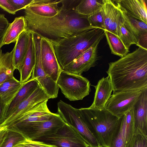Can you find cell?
I'll use <instances>...</instances> for the list:
<instances>
[{
    "label": "cell",
    "instance_id": "obj_1",
    "mask_svg": "<svg viewBox=\"0 0 147 147\" xmlns=\"http://www.w3.org/2000/svg\"><path fill=\"white\" fill-rule=\"evenodd\" d=\"M79 2L78 0H61L60 12L50 18L38 16L24 10L26 30L49 40H57L94 28L90 25L88 16L75 12Z\"/></svg>",
    "mask_w": 147,
    "mask_h": 147
},
{
    "label": "cell",
    "instance_id": "obj_2",
    "mask_svg": "<svg viewBox=\"0 0 147 147\" xmlns=\"http://www.w3.org/2000/svg\"><path fill=\"white\" fill-rule=\"evenodd\" d=\"M109 64L106 72L113 92L147 88V50L139 47Z\"/></svg>",
    "mask_w": 147,
    "mask_h": 147
},
{
    "label": "cell",
    "instance_id": "obj_3",
    "mask_svg": "<svg viewBox=\"0 0 147 147\" xmlns=\"http://www.w3.org/2000/svg\"><path fill=\"white\" fill-rule=\"evenodd\" d=\"M105 35V30L95 28L67 38L49 40L53 46L57 61L63 70L96 42L101 40Z\"/></svg>",
    "mask_w": 147,
    "mask_h": 147
},
{
    "label": "cell",
    "instance_id": "obj_4",
    "mask_svg": "<svg viewBox=\"0 0 147 147\" xmlns=\"http://www.w3.org/2000/svg\"><path fill=\"white\" fill-rule=\"evenodd\" d=\"M79 109L101 147H110L120 118L112 114L105 108L97 109L89 107Z\"/></svg>",
    "mask_w": 147,
    "mask_h": 147
},
{
    "label": "cell",
    "instance_id": "obj_5",
    "mask_svg": "<svg viewBox=\"0 0 147 147\" xmlns=\"http://www.w3.org/2000/svg\"><path fill=\"white\" fill-rule=\"evenodd\" d=\"M57 113L80 136L89 147H101L80 112L61 100L57 103Z\"/></svg>",
    "mask_w": 147,
    "mask_h": 147
},
{
    "label": "cell",
    "instance_id": "obj_6",
    "mask_svg": "<svg viewBox=\"0 0 147 147\" xmlns=\"http://www.w3.org/2000/svg\"><path fill=\"white\" fill-rule=\"evenodd\" d=\"M66 123L57 113L47 121L16 124L8 126L7 128L19 132L26 139L35 140L55 134Z\"/></svg>",
    "mask_w": 147,
    "mask_h": 147
},
{
    "label": "cell",
    "instance_id": "obj_7",
    "mask_svg": "<svg viewBox=\"0 0 147 147\" xmlns=\"http://www.w3.org/2000/svg\"><path fill=\"white\" fill-rule=\"evenodd\" d=\"M56 83L65 96L71 101L82 100L91 91L90 83L86 78L63 70Z\"/></svg>",
    "mask_w": 147,
    "mask_h": 147
},
{
    "label": "cell",
    "instance_id": "obj_8",
    "mask_svg": "<svg viewBox=\"0 0 147 147\" xmlns=\"http://www.w3.org/2000/svg\"><path fill=\"white\" fill-rule=\"evenodd\" d=\"M35 57V65L31 78L36 80L51 98L57 97L59 87L57 83L48 76L44 71L42 64L41 53V36L32 32Z\"/></svg>",
    "mask_w": 147,
    "mask_h": 147
},
{
    "label": "cell",
    "instance_id": "obj_9",
    "mask_svg": "<svg viewBox=\"0 0 147 147\" xmlns=\"http://www.w3.org/2000/svg\"><path fill=\"white\" fill-rule=\"evenodd\" d=\"M142 91V90H138L113 92L105 109L113 115L120 118L132 107Z\"/></svg>",
    "mask_w": 147,
    "mask_h": 147
},
{
    "label": "cell",
    "instance_id": "obj_10",
    "mask_svg": "<svg viewBox=\"0 0 147 147\" xmlns=\"http://www.w3.org/2000/svg\"><path fill=\"white\" fill-rule=\"evenodd\" d=\"M35 140L57 147H89L79 134L66 123L55 134Z\"/></svg>",
    "mask_w": 147,
    "mask_h": 147
},
{
    "label": "cell",
    "instance_id": "obj_11",
    "mask_svg": "<svg viewBox=\"0 0 147 147\" xmlns=\"http://www.w3.org/2000/svg\"><path fill=\"white\" fill-rule=\"evenodd\" d=\"M41 53L42 64L44 71L56 82L62 70L57 61L52 44L49 40L42 36Z\"/></svg>",
    "mask_w": 147,
    "mask_h": 147
},
{
    "label": "cell",
    "instance_id": "obj_12",
    "mask_svg": "<svg viewBox=\"0 0 147 147\" xmlns=\"http://www.w3.org/2000/svg\"><path fill=\"white\" fill-rule=\"evenodd\" d=\"M100 40L96 42L65 66L63 70L73 74L81 75L95 66L98 59V47Z\"/></svg>",
    "mask_w": 147,
    "mask_h": 147
},
{
    "label": "cell",
    "instance_id": "obj_13",
    "mask_svg": "<svg viewBox=\"0 0 147 147\" xmlns=\"http://www.w3.org/2000/svg\"><path fill=\"white\" fill-rule=\"evenodd\" d=\"M51 98L40 84L27 99L20 103L0 126L5 127L38 104Z\"/></svg>",
    "mask_w": 147,
    "mask_h": 147
},
{
    "label": "cell",
    "instance_id": "obj_14",
    "mask_svg": "<svg viewBox=\"0 0 147 147\" xmlns=\"http://www.w3.org/2000/svg\"><path fill=\"white\" fill-rule=\"evenodd\" d=\"M48 100L38 104L6 127L16 124L44 121L50 119L56 113L51 112L49 110L47 104Z\"/></svg>",
    "mask_w": 147,
    "mask_h": 147
},
{
    "label": "cell",
    "instance_id": "obj_15",
    "mask_svg": "<svg viewBox=\"0 0 147 147\" xmlns=\"http://www.w3.org/2000/svg\"><path fill=\"white\" fill-rule=\"evenodd\" d=\"M133 108L135 134L147 136V88L142 90Z\"/></svg>",
    "mask_w": 147,
    "mask_h": 147
},
{
    "label": "cell",
    "instance_id": "obj_16",
    "mask_svg": "<svg viewBox=\"0 0 147 147\" xmlns=\"http://www.w3.org/2000/svg\"><path fill=\"white\" fill-rule=\"evenodd\" d=\"M61 0H35L34 3L24 10L38 16L50 18L57 15L61 10Z\"/></svg>",
    "mask_w": 147,
    "mask_h": 147
},
{
    "label": "cell",
    "instance_id": "obj_17",
    "mask_svg": "<svg viewBox=\"0 0 147 147\" xmlns=\"http://www.w3.org/2000/svg\"><path fill=\"white\" fill-rule=\"evenodd\" d=\"M128 15L147 24L146 0L114 1Z\"/></svg>",
    "mask_w": 147,
    "mask_h": 147
},
{
    "label": "cell",
    "instance_id": "obj_18",
    "mask_svg": "<svg viewBox=\"0 0 147 147\" xmlns=\"http://www.w3.org/2000/svg\"><path fill=\"white\" fill-rule=\"evenodd\" d=\"M95 89L93 102L90 108L103 109L111 96L113 89L110 80L108 76L104 77L94 86Z\"/></svg>",
    "mask_w": 147,
    "mask_h": 147
},
{
    "label": "cell",
    "instance_id": "obj_19",
    "mask_svg": "<svg viewBox=\"0 0 147 147\" xmlns=\"http://www.w3.org/2000/svg\"><path fill=\"white\" fill-rule=\"evenodd\" d=\"M102 1V5L101 11L104 21L105 30L117 36V27L119 18L118 7L114 1Z\"/></svg>",
    "mask_w": 147,
    "mask_h": 147
},
{
    "label": "cell",
    "instance_id": "obj_20",
    "mask_svg": "<svg viewBox=\"0 0 147 147\" xmlns=\"http://www.w3.org/2000/svg\"><path fill=\"white\" fill-rule=\"evenodd\" d=\"M39 84L36 80L31 78L24 83L16 97L8 107L5 115V120L11 115L20 103L32 94Z\"/></svg>",
    "mask_w": 147,
    "mask_h": 147
},
{
    "label": "cell",
    "instance_id": "obj_21",
    "mask_svg": "<svg viewBox=\"0 0 147 147\" xmlns=\"http://www.w3.org/2000/svg\"><path fill=\"white\" fill-rule=\"evenodd\" d=\"M35 63V49L32 33L29 32V42L27 52L19 71L20 82L24 83L28 81L32 76Z\"/></svg>",
    "mask_w": 147,
    "mask_h": 147
},
{
    "label": "cell",
    "instance_id": "obj_22",
    "mask_svg": "<svg viewBox=\"0 0 147 147\" xmlns=\"http://www.w3.org/2000/svg\"><path fill=\"white\" fill-rule=\"evenodd\" d=\"M115 3L118 7L120 18L123 24L136 39L137 42L139 38L144 34L147 32V24L129 16Z\"/></svg>",
    "mask_w": 147,
    "mask_h": 147
},
{
    "label": "cell",
    "instance_id": "obj_23",
    "mask_svg": "<svg viewBox=\"0 0 147 147\" xmlns=\"http://www.w3.org/2000/svg\"><path fill=\"white\" fill-rule=\"evenodd\" d=\"M14 76L4 82L0 85V96L7 109L23 85Z\"/></svg>",
    "mask_w": 147,
    "mask_h": 147
},
{
    "label": "cell",
    "instance_id": "obj_24",
    "mask_svg": "<svg viewBox=\"0 0 147 147\" xmlns=\"http://www.w3.org/2000/svg\"><path fill=\"white\" fill-rule=\"evenodd\" d=\"M29 32H23L19 36L14 46L13 63L15 69L20 71L26 57L28 47Z\"/></svg>",
    "mask_w": 147,
    "mask_h": 147
},
{
    "label": "cell",
    "instance_id": "obj_25",
    "mask_svg": "<svg viewBox=\"0 0 147 147\" xmlns=\"http://www.w3.org/2000/svg\"><path fill=\"white\" fill-rule=\"evenodd\" d=\"M26 30V23L24 17H16L13 22L10 24L4 38L3 45L16 43L19 35Z\"/></svg>",
    "mask_w": 147,
    "mask_h": 147
},
{
    "label": "cell",
    "instance_id": "obj_26",
    "mask_svg": "<svg viewBox=\"0 0 147 147\" xmlns=\"http://www.w3.org/2000/svg\"><path fill=\"white\" fill-rule=\"evenodd\" d=\"M14 47L10 52L3 53L0 49V85L7 80L13 76L16 69L13 63Z\"/></svg>",
    "mask_w": 147,
    "mask_h": 147
},
{
    "label": "cell",
    "instance_id": "obj_27",
    "mask_svg": "<svg viewBox=\"0 0 147 147\" xmlns=\"http://www.w3.org/2000/svg\"><path fill=\"white\" fill-rule=\"evenodd\" d=\"M105 33L112 54L121 57L129 52L117 36L107 30Z\"/></svg>",
    "mask_w": 147,
    "mask_h": 147
},
{
    "label": "cell",
    "instance_id": "obj_28",
    "mask_svg": "<svg viewBox=\"0 0 147 147\" xmlns=\"http://www.w3.org/2000/svg\"><path fill=\"white\" fill-rule=\"evenodd\" d=\"M102 0H82L75 8V12L79 14L88 16L100 10Z\"/></svg>",
    "mask_w": 147,
    "mask_h": 147
},
{
    "label": "cell",
    "instance_id": "obj_29",
    "mask_svg": "<svg viewBox=\"0 0 147 147\" xmlns=\"http://www.w3.org/2000/svg\"><path fill=\"white\" fill-rule=\"evenodd\" d=\"M125 115L120 118L118 125L113 136L110 147H125Z\"/></svg>",
    "mask_w": 147,
    "mask_h": 147
},
{
    "label": "cell",
    "instance_id": "obj_30",
    "mask_svg": "<svg viewBox=\"0 0 147 147\" xmlns=\"http://www.w3.org/2000/svg\"><path fill=\"white\" fill-rule=\"evenodd\" d=\"M133 107L125 114L126 121L125 132V147H129L135 135Z\"/></svg>",
    "mask_w": 147,
    "mask_h": 147
},
{
    "label": "cell",
    "instance_id": "obj_31",
    "mask_svg": "<svg viewBox=\"0 0 147 147\" xmlns=\"http://www.w3.org/2000/svg\"><path fill=\"white\" fill-rule=\"evenodd\" d=\"M117 36L121 40L125 47L129 49L131 45L137 44V41L123 24L119 16L117 23Z\"/></svg>",
    "mask_w": 147,
    "mask_h": 147
},
{
    "label": "cell",
    "instance_id": "obj_32",
    "mask_svg": "<svg viewBox=\"0 0 147 147\" xmlns=\"http://www.w3.org/2000/svg\"><path fill=\"white\" fill-rule=\"evenodd\" d=\"M26 139L19 132L7 129L6 136L0 147H14Z\"/></svg>",
    "mask_w": 147,
    "mask_h": 147
},
{
    "label": "cell",
    "instance_id": "obj_33",
    "mask_svg": "<svg viewBox=\"0 0 147 147\" xmlns=\"http://www.w3.org/2000/svg\"><path fill=\"white\" fill-rule=\"evenodd\" d=\"M88 19L91 27L105 30L104 21L101 10L88 16Z\"/></svg>",
    "mask_w": 147,
    "mask_h": 147
},
{
    "label": "cell",
    "instance_id": "obj_34",
    "mask_svg": "<svg viewBox=\"0 0 147 147\" xmlns=\"http://www.w3.org/2000/svg\"><path fill=\"white\" fill-rule=\"evenodd\" d=\"M14 147H57L55 146L46 144L43 142L26 139Z\"/></svg>",
    "mask_w": 147,
    "mask_h": 147
},
{
    "label": "cell",
    "instance_id": "obj_35",
    "mask_svg": "<svg viewBox=\"0 0 147 147\" xmlns=\"http://www.w3.org/2000/svg\"><path fill=\"white\" fill-rule=\"evenodd\" d=\"M10 24L5 15L0 13V49L3 45L4 38Z\"/></svg>",
    "mask_w": 147,
    "mask_h": 147
},
{
    "label": "cell",
    "instance_id": "obj_36",
    "mask_svg": "<svg viewBox=\"0 0 147 147\" xmlns=\"http://www.w3.org/2000/svg\"><path fill=\"white\" fill-rule=\"evenodd\" d=\"M129 147H147V136L135 134Z\"/></svg>",
    "mask_w": 147,
    "mask_h": 147
},
{
    "label": "cell",
    "instance_id": "obj_37",
    "mask_svg": "<svg viewBox=\"0 0 147 147\" xmlns=\"http://www.w3.org/2000/svg\"><path fill=\"white\" fill-rule=\"evenodd\" d=\"M14 6L17 11L24 9L29 5L34 3L35 0H9Z\"/></svg>",
    "mask_w": 147,
    "mask_h": 147
},
{
    "label": "cell",
    "instance_id": "obj_38",
    "mask_svg": "<svg viewBox=\"0 0 147 147\" xmlns=\"http://www.w3.org/2000/svg\"><path fill=\"white\" fill-rule=\"evenodd\" d=\"M0 7L11 14H15L17 11L15 7L9 0H0Z\"/></svg>",
    "mask_w": 147,
    "mask_h": 147
},
{
    "label": "cell",
    "instance_id": "obj_39",
    "mask_svg": "<svg viewBox=\"0 0 147 147\" xmlns=\"http://www.w3.org/2000/svg\"><path fill=\"white\" fill-rule=\"evenodd\" d=\"M7 106L0 96V126L5 121V115Z\"/></svg>",
    "mask_w": 147,
    "mask_h": 147
},
{
    "label": "cell",
    "instance_id": "obj_40",
    "mask_svg": "<svg viewBox=\"0 0 147 147\" xmlns=\"http://www.w3.org/2000/svg\"><path fill=\"white\" fill-rule=\"evenodd\" d=\"M147 32L138 38L136 45L139 47L147 50Z\"/></svg>",
    "mask_w": 147,
    "mask_h": 147
},
{
    "label": "cell",
    "instance_id": "obj_41",
    "mask_svg": "<svg viewBox=\"0 0 147 147\" xmlns=\"http://www.w3.org/2000/svg\"><path fill=\"white\" fill-rule=\"evenodd\" d=\"M7 132V128L0 131V147L5 138Z\"/></svg>",
    "mask_w": 147,
    "mask_h": 147
},
{
    "label": "cell",
    "instance_id": "obj_42",
    "mask_svg": "<svg viewBox=\"0 0 147 147\" xmlns=\"http://www.w3.org/2000/svg\"><path fill=\"white\" fill-rule=\"evenodd\" d=\"M6 128H7L5 127H2L0 126V131L3 130Z\"/></svg>",
    "mask_w": 147,
    "mask_h": 147
}]
</instances>
